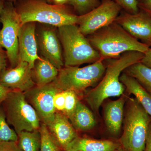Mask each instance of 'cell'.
Segmentation results:
<instances>
[{
    "mask_svg": "<svg viewBox=\"0 0 151 151\" xmlns=\"http://www.w3.org/2000/svg\"><path fill=\"white\" fill-rule=\"evenodd\" d=\"M144 55L139 52L129 51L117 58L111 59L100 82L85 94V100L92 111L98 113L104 100L124 94L126 88L120 81L121 74L127 68L141 62Z\"/></svg>",
    "mask_w": 151,
    "mask_h": 151,
    "instance_id": "obj_1",
    "label": "cell"
},
{
    "mask_svg": "<svg viewBox=\"0 0 151 151\" xmlns=\"http://www.w3.org/2000/svg\"><path fill=\"white\" fill-rule=\"evenodd\" d=\"M14 4L22 25L35 22L58 28L78 23V16L69 5L54 4L45 0H17Z\"/></svg>",
    "mask_w": 151,
    "mask_h": 151,
    "instance_id": "obj_2",
    "label": "cell"
},
{
    "mask_svg": "<svg viewBox=\"0 0 151 151\" xmlns=\"http://www.w3.org/2000/svg\"><path fill=\"white\" fill-rule=\"evenodd\" d=\"M88 36L90 43L104 60L117 58L129 51L145 53L150 47L132 36L115 21Z\"/></svg>",
    "mask_w": 151,
    "mask_h": 151,
    "instance_id": "obj_3",
    "label": "cell"
},
{
    "mask_svg": "<svg viewBox=\"0 0 151 151\" xmlns=\"http://www.w3.org/2000/svg\"><path fill=\"white\" fill-rule=\"evenodd\" d=\"M121 142L127 151H144L151 117L136 98L128 97Z\"/></svg>",
    "mask_w": 151,
    "mask_h": 151,
    "instance_id": "obj_4",
    "label": "cell"
},
{
    "mask_svg": "<svg viewBox=\"0 0 151 151\" xmlns=\"http://www.w3.org/2000/svg\"><path fill=\"white\" fill-rule=\"evenodd\" d=\"M57 28L63 49L64 66H78L84 63H93L101 58L98 52L77 25H66Z\"/></svg>",
    "mask_w": 151,
    "mask_h": 151,
    "instance_id": "obj_5",
    "label": "cell"
},
{
    "mask_svg": "<svg viewBox=\"0 0 151 151\" xmlns=\"http://www.w3.org/2000/svg\"><path fill=\"white\" fill-rule=\"evenodd\" d=\"M104 60L84 67L65 66L59 70L53 83L62 91L70 90L78 94H82L87 88L96 86L103 78L106 70Z\"/></svg>",
    "mask_w": 151,
    "mask_h": 151,
    "instance_id": "obj_6",
    "label": "cell"
},
{
    "mask_svg": "<svg viewBox=\"0 0 151 151\" xmlns=\"http://www.w3.org/2000/svg\"><path fill=\"white\" fill-rule=\"evenodd\" d=\"M1 105L7 122L17 134L23 131L39 129L40 120L34 108L28 102L24 92L12 90Z\"/></svg>",
    "mask_w": 151,
    "mask_h": 151,
    "instance_id": "obj_7",
    "label": "cell"
},
{
    "mask_svg": "<svg viewBox=\"0 0 151 151\" xmlns=\"http://www.w3.org/2000/svg\"><path fill=\"white\" fill-rule=\"evenodd\" d=\"M0 46L5 50L11 68L19 62V34L22 24L14 3L6 1L1 15Z\"/></svg>",
    "mask_w": 151,
    "mask_h": 151,
    "instance_id": "obj_8",
    "label": "cell"
},
{
    "mask_svg": "<svg viewBox=\"0 0 151 151\" xmlns=\"http://www.w3.org/2000/svg\"><path fill=\"white\" fill-rule=\"evenodd\" d=\"M122 9L113 0H102L97 7L78 16L77 24L81 32L88 36L114 22Z\"/></svg>",
    "mask_w": 151,
    "mask_h": 151,
    "instance_id": "obj_9",
    "label": "cell"
},
{
    "mask_svg": "<svg viewBox=\"0 0 151 151\" xmlns=\"http://www.w3.org/2000/svg\"><path fill=\"white\" fill-rule=\"evenodd\" d=\"M61 91L52 82L44 86H35L24 92L27 100L34 108L41 123L48 126L54 120L56 111L53 97Z\"/></svg>",
    "mask_w": 151,
    "mask_h": 151,
    "instance_id": "obj_10",
    "label": "cell"
},
{
    "mask_svg": "<svg viewBox=\"0 0 151 151\" xmlns=\"http://www.w3.org/2000/svg\"><path fill=\"white\" fill-rule=\"evenodd\" d=\"M54 26L43 24L36 29L38 49L42 57L48 60L58 70L64 66L62 45Z\"/></svg>",
    "mask_w": 151,
    "mask_h": 151,
    "instance_id": "obj_11",
    "label": "cell"
},
{
    "mask_svg": "<svg viewBox=\"0 0 151 151\" xmlns=\"http://www.w3.org/2000/svg\"><path fill=\"white\" fill-rule=\"evenodd\" d=\"M115 22L132 36L151 47V17L139 10L136 14L122 12Z\"/></svg>",
    "mask_w": 151,
    "mask_h": 151,
    "instance_id": "obj_12",
    "label": "cell"
},
{
    "mask_svg": "<svg viewBox=\"0 0 151 151\" xmlns=\"http://www.w3.org/2000/svg\"><path fill=\"white\" fill-rule=\"evenodd\" d=\"M0 84L11 90L25 92L36 86L27 62L19 61L16 67L6 68L0 75Z\"/></svg>",
    "mask_w": 151,
    "mask_h": 151,
    "instance_id": "obj_13",
    "label": "cell"
},
{
    "mask_svg": "<svg viewBox=\"0 0 151 151\" xmlns=\"http://www.w3.org/2000/svg\"><path fill=\"white\" fill-rule=\"evenodd\" d=\"M36 25L35 22L26 23L22 25L19 34V61L27 62L32 69L36 60L41 58L38 54Z\"/></svg>",
    "mask_w": 151,
    "mask_h": 151,
    "instance_id": "obj_14",
    "label": "cell"
},
{
    "mask_svg": "<svg viewBox=\"0 0 151 151\" xmlns=\"http://www.w3.org/2000/svg\"><path fill=\"white\" fill-rule=\"evenodd\" d=\"M61 149L65 147L78 137L76 130L69 119L62 112H56L53 121L47 126Z\"/></svg>",
    "mask_w": 151,
    "mask_h": 151,
    "instance_id": "obj_15",
    "label": "cell"
},
{
    "mask_svg": "<svg viewBox=\"0 0 151 151\" xmlns=\"http://www.w3.org/2000/svg\"><path fill=\"white\" fill-rule=\"evenodd\" d=\"M127 96L123 94L118 100L110 101L105 105L104 118L105 126L111 134H119L124 122V108Z\"/></svg>",
    "mask_w": 151,
    "mask_h": 151,
    "instance_id": "obj_16",
    "label": "cell"
},
{
    "mask_svg": "<svg viewBox=\"0 0 151 151\" xmlns=\"http://www.w3.org/2000/svg\"><path fill=\"white\" fill-rule=\"evenodd\" d=\"M119 146L110 140L93 139L86 138H76L65 147V151H113Z\"/></svg>",
    "mask_w": 151,
    "mask_h": 151,
    "instance_id": "obj_17",
    "label": "cell"
},
{
    "mask_svg": "<svg viewBox=\"0 0 151 151\" xmlns=\"http://www.w3.org/2000/svg\"><path fill=\"white\" fill-rule=\"evenodd\" d=\"M59 70L44 58L36 60L32 69L33 80L36 86H42L50 84L56 79Z\"/></svg>",
    "mask_w": 151,
    "mask_h": 151,
    "instance_id": "obj_18",
    "label": "cell"
},
{
    "mask_svg": "<svg viewBox=\"0 0 151 151\" xmlns=\"http://www.w3.org/2000/svg\"><path fill=\"white\" fill-rule=\"evenodd\" d=\"M126 91L135 96L146 112L151 117V94L147 91L135 78L123 72L120 77Z\"/></svg>",
    "mask_w": 151,
    "mask_h": 151,
    "instance_id": "obj_19",
    "label": "cell"
},
{
    "mask_svg": "<svg viewBox=\"0 0 151 151\" xmlns=\"http://www.w3.org/2000/svg\"><path fill=\"white\" fill-rule=\"evenodd\" d=\"M70 122L76 131L81 132L92 129L96 125L93 113L79 100Z\"/></svg>",
    "mask_w": 151,
    "mask_h": 151,
    "instance_id": "obj_20",
    "label": "cell"
},
{
    "mask_svg": "<svg viewBox=\"0 0 151 151\" xmlns=\"http://www.w3.org/2000/svg\"><path fill=\"white\" fill-rule=\"evenodd\" d=\"M124 72L135 78L151 94V68L140 62L127 68Z\"/></svg>",
    "mask_w": 151,
    "mask_h": 151,
    "instance_id": "obj_21",
    "label": "cell"
},
{
    "mask_svg": "<svg viewBox=\"0 0 151 151\" xmlns=\"http://www.w3.org/2000/svg\"><path fill=\"white\" fill-rule=\"evenodd\" d=\"M18 136V144L23 151H39L41 144L39 129L32 132L23 131Z\"/></svg>",
    "mask_w": 151,
    "mask_h": 151,
    "instance_id": "obj_22",
    "label": "cell"
},
{
    "mask_svg": "<svg viewBox=\"0 0 151 151\" xmlns=\"http://www.w3.org/2000/svg\"><path fill=\"white\" fill-rule=\"evenodd\" d=\"M41 144L39 151H60L61 148L45 124L41 123L39 129Z\"/></svg>",
    "mask_w": 151,
    "mask_h": 151,
    "instance_id": "obj_23",
    "label": "cell"
},
{
    "mask_svg": "<svg viewBox=\"0 0 151 151\" xmlns=\"http://www.w3.org/2000/svg\"><path fill=\"white\" fill-rule=\"evenodd\" d=\"M18 136L14 129L9 126L4 111L0 105V143L5 142H17Z\"/></svg>",
    "mask_w": 151,
    "mask_h": 151,
    "instance_id": "obj_24",
    "label": "cell"
},
{
    "mask_svg": "<svg viewBox=\"0 0 151 151\" xmlns=\"http://www.w3.org/2000/svg\"><path fill=\"white\" fill-rule=\"evenodd\" d=\"M100 4V0H69L68 5L76 14L81 16L97 7Z\"/></svg>",
    "mask_w": 151,
    "mask_h": 151,
    "instance_id": "obj_25",
    "label": "cell"
},
{
    "mask_svg": "<svg viewBox=\"0 0 151 151\" xmlns=\"http://www.w3.org/2000/svg\"><path fill=\"white\" fill-rule=\"evenodd\" d=\"M65 95V108L63 113L71 120L78 101V94L70 90L64 91Z\"/></svg>",
    "mask_w": 151,
    "mask_h": 151,
    "instance_id": "obj_26",
    "label": "cell"
},
{
    "mask_svg": "<svg viewBox=\"0 0 151 151\" xmlns=\"http://www.w3.org/2000/svg\"><path fill=\"white\" fill-rule=\"evenodd\" d=\"M119 5L122 9L126 12L131 14H136L139 12L137 0H113Z\"/></svg>",
    "mask_w": 151,
    "mask_h": 151,
    "instance_id": "obj_27",
    "label": "cell"
},
{
    "mask_svg": "<svg viewBox=\"0 0 151 151\" xmlns=\"http://www.w3.org/2000/svg\"><path fill=\"white\" fill-rule=\"evenodd\" d=\"M65 95L64 91L57 92L53 97V104L56 112H63L65 108Z\"/></svg>",
    "mask_w": 151,
    "mask_h": 151,
    "instance_id": "obj_28",
    "label": "cell"
},
{
    "mask_svg": "<svg viewBox=\"0 0 151 151\" xmlns=\"http://www.w3.org/2000/svg\"><path fill=\"white\" fill-rule=\"evenodd\" d=\"M0 151H23L19 147L17 142H5L0 143Z\"/></svg>",
    "mask_w": 151,
    "mask_h": 151,
    "instance_id": "obj_29",
    "label": "cell"
},
{
    "mask_svg": "<svg viewBox=\"0 0 151 151\" xmlns=\"http://www.w3.org/2000/svg\"><path fill=\"white\" fill-rule=\"evenodd\" d=\"M138 7L140 10L151 17V0H137Z\"/></svg>",
    "mask_w": 151,
    "mask_h": 151,
    "instance_id": "obj_30",
    "label": "cell"
},
{
    "mask_svg": "<svg viewBox=\"0 0 151 151\" xmlns=\"http://www.w3.org/2000/svg\"><path fill=\"white\" fill-rule=\"evenodd\" d=\"M7 60H8V59L6 50L0 46V75L6 68Z\"/></svg>",
    "mask_w": 151,
    "mask_h": 151,
    "instance_id": "obj_31",
    "label": "cell"
},
{
    "mask_svg": "<svg viewBox=\"0 0 151 151\" xmlns=\"http://www.w3.org/2000/svg\"><path fill=\"white\" fill-rule=\"evenodd\" d=\"M141 62L146 66L151 68V47H149L147 51L145 53Z\"/></svg>",
    "mask_w": 151,
    "mask_h": 151,
    "instance_id": "obj_32",
    "label": "cell"
},
{
    "mask_svg": "<svg viewBox=\"0 0 151 151\" xmlns=\"http://www.w3.org/2000/svg\"><path fill=\"white\" fill-rule=\"evenodd\" d=\"M12 90L0 84V105L6 99L9 92Z\"/></svg>",
    "mask_w": 151,
    "mask_h": 151,
    "instance_id": "obj_33",
    "label": "cell"
},
{
    "mask_svg": "<svg viewBox=\"0 0 151 151\" xmlns=\"http://www.w3.org/2000/svg\"><path fill=\"white\" fill-rule=\"evenodd\" d=\"M144 151H151V122L149 125L146 138L145 147Z\"/></svg>",
    "mask_w": 151,
    "mask_h": 151,
    "instance_id": "obj_34",
    "label": "cell"
},
{
    "mask_svg": "<svg viewBox=\"0 0 151 151\" xmlns=\"http://www.w3.org/2000/svg\"><path fill=\"white\" fill-rule=\"evenodd\" d=\"M69 0H52V3L56 5L68 4Z\"/></svg>",
    "mask_w": 151,
    "mask_h": 151,
    "instance_id": "obj_35",
    "label": "cell"
},
{
    "mask_svg": "<svg viewBox=\"0 0 151 151\" xmlns=\"http://www.w3.org/2000/svg\"><path fill=\"white\" fill-rule=\"evenodd\" d=\"M6 0H0V21H1V15L4 7Z\"/></svg>",
    "mask_w": 151,
    "mask_h": 151,
    "instance_id": "obj_36",
    "label": "cell"
},
{
    "mask_svg": "<svg viewBox=\"0 0 151 151\" xmlns=\"http://www.w3.org/2000/svg\"><path fill=\"white\" fill-rule=\"evenodd\" d=\"M17 0H6V1H10L14 3ZM45 1H47V2L50 3L51 4L52 3V0H45Z\"/></svg>",
    "mask_w": 151,
    "mask_h": 151,
    "instance_id": "obj_37",
    "label": "cell"
},
{
    "mask_svg": "<svg viewBox=\"0 0 151 151\" xmlns=\"http://www.w3.org/2000/svg\"><path fill=\"white\" fill-rule=\"evenodd\" d=\"M113 151H121L119 150H118V149H117V150H114Z\"/></svg>",
    "mask_w": 151,
    "mask_h": 151,
    "instance_id": "obj_38",
    "label": "cell"
}]
</instances>
